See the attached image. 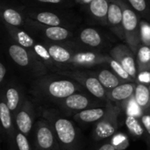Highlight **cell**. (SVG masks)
I'll use <instances>...</instances> for the list:
<instances>
[{"mask_svg":"<svg viewBox=\"0 0 150 150\" xmlns=\"http://www.w3.org/2000/svg\"><path fill=\"white\" fill-rule=\"evenodd\" d=\"M78 91H81V85L75 80L54 76H41L35 80L31 87V93L34 98L54 103Z\"/></svg>","mask_w":150,"mask_h":150,"instance_id":"obj_1","label":"cell"},{"mask_svg":"<svg viewBox=\"0 0 150 150\" xmlns=\"http://www.w3.org/2000/svg\"><path fill=\"white\" fill-rule=\"evenodd\" d=\"M42 117L47 120L56 133L62 150H82L83 142L80 131L74 123L54 109H46Z\"/></svg>","mask_w":150,"mask_h":150,"instance_id":"obj_2","label":"cell"},{"mask_svg":"<svg viewBox=\"0 0 150 150\" xmlns=\"http://www.w3.org/2000/svg\"><path fill=\"white\" fill-rule=\"evenodd\" d=\"M33 136L35 150H62L54 127L43 117L35 122Z\"/></svg>","mask_w":150,"mask_h":150,"instance_id":"obj_3","label":"cell"},{"mask_svg":"<svg viewBox=\"0 0 150 150\" xmlns=\"http://www.w3.org/2000/svg\"><path fill=\"white\" fill-rule=\"evenodd\" d=\"M102 102L91 94L83 93L81 91L76 92L66 98L56 103L58 107L68 115H74L81 111L98 107Z\"/></svg>","mask_w":150,"mask_h":150,"instance_id":"obj_4","label":"cell"},{"mask_svg":"<svg viewBox=\"0 0 150 150\" xmlns=\"http://www.w3.org/2000/svg\"><path fill=\"white\" fill-rule=\"evenodd\" d=\"M123 11V21L122 27L125 39L128 44V47L132 51L136 54L138 48L141 47V30L139 27V21L136 14L126 5L121 6Z\"/></svg>","mask_w":150,"mask_h":150,"instance_id":"obj_5","label":"cell"},{"mask_svg":"<svg viewBox=\"0 0 150 150\" xmlns=\"http://www.w3.org/2000/svg\"><path fill=\"white\" fill-rule=\"evenodd\" d=\"M121 110L120 105H112L107 114L96 123L92 134V137L96 142L109 139L117 133L118 118Z\"/></svg>","mask_w":150,"mask_h":150,"instance_id":"obj_6","label":"cell"},{"mask_svg":"<svg viewBox=\"0 0 150 150\" xmlns=\"http://www.w3.org/2000/svg\"><path fill=\"white\" fill-rule=\"evenodd\" d=\"M63 75L70 77L77 82L81 86L84 87L87 91L99 100L108 102L107 91L100 83L98 79L92 73H85L83 71H65Z\"/></svg>","mask_w":150,"mask_h":150,"instance_id":"obj_7","label":"cell"},{"mask_svg":"<svg viewBox=\"0 0 150 150\" xmlns=\"http://www.w3.org/2000/svg\"><path fill=\"white\" fill-rule=\"evenodd\" d=\"M8 52L11 60L19 67L31 69L35 74L39 76H43L46 74V69L42 62L37 58L31 56V54L22 46L16 44L11 45Z\"/></svg>","mask_w":150,"mask_h":150,"instance_id":"obj_8","label":"cell"},{"mask_svg":"<svg viewBox=\"0 0 150 150\" xmlns=\"http://www.w3.org/2000/svg\"><path fill=\"white\" fill-rule=\"evenodd\" d=\"M35 112L31 100L26 97L20 108L14 115V122L17 129L29 137L34 127Z\"/></svg>","mask_w":150,"mask_h":150,"instance_id":"obj_9","label":"cell"},{"mask_svg":"<svg viewBox=\"0 0 150 150\" xmlns=\"http://www.w3.org/2000/svg\"><path fill=\"white\" fill-rule=\"evenodd\" d=\"M110 54L112 58L118 61L123 66V68L136 83L138 69L136 58L134 57V53L132 49L125 45H119L111 50Z\"/></svg>","mask_w":150,"mask_h":150,"instance_id":"obj_10","label":"cell"},{"mask_svg":"<svg viewBox=\"0 0 150 150\" xmlns=\"http://www.w3.org/2000/svg\"><path fill=\"white\" fill-rule=\"evenodd\" d=\"M25 98L23 88L16 83H6L2 89L1 98L4 100L13 116L20 108Z\"/></svg>","mask_w":150,"mask_h":150,"instance_id":"obj_11","label":"cell"},{"mask_svg":"<svg viewBox=\"0 0 150 150\" xmlns=\"http://www.w3.org/2000/svg\"><path fill=\"white\" fill-rule=\"evenodd\" d=\"M112 103L108 101L104 107H94L81 111L73 115V120L76 122L83 124L97 123L101 120L110 111Z\"/></svg>","mask_w":150,"mask_h":150,"instance_id":"obj_12","label":"cell"},{"mask_svg":"<svg viewBox=\"0 0 150 150\" xmlns=\"http://www.w3.org/2000/svg\"><path fill=\"white\" fill-rule=\"evenodd\" d=\"M0 101V120L2 123L3 132L6 135L11 144L15 147V132L17 127L16 126H14V116L10 111L4 100L1 98Z\"/></svg>","mask_w":150,"mask_h":150,"instance_id":"obj_13","label":"cell"},{"mask_svg":"<svg viewBox=\"0 0 150 150\" xmlns=\"http://www.w3.org/2000/svg\"><path fill=\"white\" fill-rule=\"evenodd\" d=\"M108 56L92 53V52H81L73 54L70 64L76 67H92L98 64L108 62Z\"/></svg>","mask_w":150,"mask_h":150,"instance_id":"obj_14","label":"cell"},{"mask_svg":"<svg viewBox=\"0 0 150 150\" xmlns=\"http://www.w3.org/2000/svg\"><path fill=\"white\" fill-rule=\"evenodd\" d=\"M137 83H123L116 88L107 91V98L110 102L120 105L125 100L134 96Z\"/></svg>","mask_w":150,"mask_h":150,"instance_id":"obj_15","label":"cell"},{"mask_svg":"<svg viewBox=\"0 0 150 150\" xmlns=\"http://www.w3.org/2000/svg\"><path fill=\"white\" fill-rule=\"evenodd\" d=\"M107 19L108 23L112 26V28H114V31L117 33H120V36L123 38L124 32L122 26V21H123V11L121 6L115 3H112L109 4V10L107 13Z\"/></svg>","mask_w":150,"mask_h":150,"instance_id":"obj_16","label":"cell"},{"mask_svg":"<svg viewBox=\"0 0 150 150\" xmlns=\"http://www.w3.org/2000/svg\"><path fill=\"white\" fill-rule=\"evenodd\" d=\"M92 74L98 79V81L106 90V91H109L116 88L120 84L123 83V81L114 72H112L108 69H102L98 72Z\"/></svg>","mask_w":150,"mask_h":150,"instance_id":"obj_17","label":"cell"},{"mask_svg":"<svg viewBox=\"0 0 150 150\" xmlns=\"http://www.w3.org/2000/svg\"><path fill=\"white\" fill-rule=\"evenodd\" d=\"M47 49L52 59L56 63L70 64L74 54H72V52H70L67 48L58 45H50Z\"/></svg>","mask_w":150,"mask_h":150,"instance_id":"obj_18","label":"cell"},{"mask_svg":"<svg viewBox=\"0 0 150 150\" xmlns=\"http://www.w3.org/2000/svg\"><path fill=\"white\" fill-rule=\"evenodd\" d=\"M134 96L136 102L144 112L150 111V91L149 86L142 83H137Z\"/></svg>","mask_w":150,"mask_h":150,"instance_id":"obj_19","label":"cell"},{"mask_svg":"<svg viewBox=\"0 0 150 150\" xmlns=\"http://www.w3.org/2000/svg\"><path fill=\"white\" fill-rule=\"evenodd\" d=\"M125 124L127 127L129 134L133 137L136 139L146 137V132L141 119H138L134 116H127Z\"/></svg>","mask_w":150,"mask_h":150,"instance_id":"obj_20","label":"cell"},{"mask_svg":"<svg viewBox=\"0 0 150 150\" xmlns=\"http://www.w3.org/2000/svg\"><path fill=\"white\" fill-rule=\"evenodd\" d=\"M136 64L138 71L150 69V46L141 45L136 53Z\"/></svg>","mask_w":150,"mask_h":150,"instance_id":"obj_21","label":"cell"},{"mask_svg":"<svg viewBox=\"0 0 150 150\" xmlns=\"http://www.w3.org/2000/svg\"><path fill=\"white\" fill-rule=\"evenodd\" d=\"M120 105L127 116H134L138 119H141L144 113V111L142 110V108L136 102L134 96L125 100Z\"/></svg>","mask_w":150,"mask_h":150,"instance_id":"obj_22","label":"cell"},{"mask_svg":"<svg viewBox=\"0 0 150 150\" xmlns=\"http://www.w3.org/2000/svg\"><path fill=\"white\" fill-rule=\"evenodd\" d=\"M80 39L83 43L93 47H98L102 42L100 34L93 28L83 29L80 34Z\"/></svg>","mask_w":150,"mask_h":150,"instance_id":"obj_23","label":"cell"},{"mask_svg":"<svg viewBox=\"0 0 150 150\" xmlns=\"http://www.w3.org/2000/svg\"><path fill=\"white\" fill-rule=\"evenodd\" d=\"M91 13L98 18H105L107 16L109 4L106 0H92L90 4Z\"/></svg>","mask_w":150,"mask_h":150,"instance_id":"obj_24","label":"cell"},{"mask_svg":"<svg viewBox=\"0 0 150 150\" xmlns=\"http://www.w3.org/2000/svg\"><path fill=\"white\" fill-rule=\"evenodd\" d=\"M33 52L36 54L37 58L45 65L48 66V67H53L54 64V61L52 59L48 49L47 47H45L44 46L40 45V44H35L33 47Z\"/></svg>","mask_w":150,"mask_h":150,"instance_id":"obj_25","label":"cell"},{"mask_svg":"<svg viewBox=\"0 0 150 150\" xmlns=\"http://www.w3.org/2000/svg\"><path fill=\"white\" fill-rule=\"evenodd\" d=\"M45 34L49 40L59 41L67 39L68 36L69 35V32L67 29L58 25V26L47 27L45 31Z\"/></svg>","mask_w":150,"mask_h":150,"instance_id":"obj_26","label":"cell"},{"mask_svg":"<svg viewBox=\"0 0 150 150\" xmlns=\"http://www.w3.org/2000/svg\"><path fill=\"white\" fill-rule=\"evenodd\" d=\"M108 63L110 65V67L112 68V69L113 70V72L123 81V83H131V82H134V80L130 76V75L127 73V71L123 68V66L115 59L110 57ZM135 83V82H134Z\"/></svg>","mask_w":150,"mask_h":150,"instance_id":"obj_27","label":"cell"},{"mask_svg":"<svg viewBox=\"0 0 150 150\" xmlns=\"http://www.w3.org/2000/svg\"><path fill=\"white\" fill-rule=\"evenodd\" d=\"M109 140L115 150H126L129 146L128 136L121 132L116 133L111 138H109Z\"/></svg>","mask_w":150,"mask_h":150,"instance_id":"obj_28","label":"cell"},{"mask_svg":"<svg viewBox=\"0 0 150 150\" xmlns=\"http://www.w3.org/2000/svg\"><path fill=\"white\" fill-rule=\"evenodd\" d=\"M36 19L39 22L49 26H58L61 24V19L59 17L52 12H40L37 14Z\"/></svg>","mask_w":150,"mask_h":150,"instance_id":"obj_29","label":"cell"},{"mask_svg":"<svg viewBox=\"0 0 150 150\" xmlns=\"http://www.w3.org/2000/svg\"><path fill=\"white\" fill-rule=\"evenodd\" d=\"M3 17L8 24L14 26L19 25L22 23L21 15L13 9H6L3 13Z\"/></svg>","mask_w":150,"mask_h":150,"instance_id":"obj_30","label":"cell"},{"mask_svg":"<svg viewBox=\"0 0 150 150\" xmlns=\"http://www.w3.org/2000/svg\"><path fill=\"white\" fill-rule=\"evenodd\" d=\"M15 147L18 150H33L28 137L18 129H16L15 132Z\"/></svg>","mask_w":150,"mask_h":150,"instance_id":"obj_31","label":"cell"},{"mask_svg":"<svg viewBox=\"0 0 150 150\" xmlns=\"http://www.w3.org/2000/svg\"><path fill=\"white\" fill-rule=\"evenodd\" d=\"M15 39L18 43L23 47H33L34 46V42L33 38L24 31H17L15 33Z\"/></svg>","mask_w":150,"mask_h":150,"instance_id":"obj_32","label":"cell"},{"mask_svg":"<svg viewBox=\"0 0 150 150\" xmlns=\"http://www.w3.org/2000/svg\"><path fill=\"white\" fill-rule=\"evenodd\" d=\"M141 39L143 45L150 46V25L146 22L141 24Z\"/></svg>","mask_w":150,"mask_h":150,"instance_id":"obj_33","label":"cell"},{"mask_svg":"<svg viewBox=\"0 0 150 150\" xmlns=\"http://www.w3.org/2000/svg\"><path fill=\"white\" fill-rule=\"evenodd\" d=\"M141 120L146 132V140L149 148H150V111L144 112L143 115L141 118Z\"/></svg>","mask_w":150,"mask_h":150,"instance_id":"obj_34","label":"cell"},{"mask_svg":"<svg viewBox=\"0 0 150 150\" xmlns=\"http://www.w3.org/2000/svg\"><path fill=\"white\" fill-rule=\"evenodd\" d=\"M137 83H142L147 86L150 85V69L148 70H142V71H138L137 74V79H136Z\"/></svg>","mask_w":150,"mask_h":150,"instance_id":"obj_35","label":"cell"},{"mask_svg":"<svg viewBox=\"0 0 150 150\" xmlns=\"http://www.w3.org/2000/svg\"><path fill=\"white\" fill-rule=\"evenodd\" d=\"M128 2L136 11H138L140 12L144 11L147 7L145 0H128Z\"/></svg>","mask_w":150,"mask_h":150,"instance_id":"obj_36","label":"cell"},{"mask_svg":"<svg viewBox=\"0 0 150 150\" xmlns=\"http://www.w3.org/2000/svg\"><path fill=\"white\" fill-rule=\"evenodd\" d=\"M6 74H7V69H6L5 66L1 62L0 63V83L2 85V88L4 87V83L5 80Z\"/></svg>","mask_w":150,"mask_h":150,"instance_id":"obj_37","label":"cell"},{"mask_svg":"<svg viewBox=\"0 0 150 150\" xmlns=\"http://www.w3.org/2000/svg\"><path fill=\"white\" fill-rule=\"evenodd\" d=\"M96 150H115V149H114V147L112 145V143L110 142V140L108 139V141H107L105 143L102 144L100 147H98Z\"/></svg>","mask_w":150,"mask_h":150,"instance_id":"obj_38","label":"cell"},{"mask_svg":"<svg viewBox=\"0 0 150 150\" xmlns=\"http://www.w3.org/2000/svg\"><path fill=\"white\" fill-rule=\"evenodd\" d=\"M39 2H42V3H50V4H58L60 3L62 0H37Z\"/></svg>","mask_w":150,"mask_h":150,"instance_id":"obj_39","label":"cell"},{"mask_svg":"<svg viewBox=\"0 0 150 150\" xmlns=\"http://www.w3.org/2000/svg\"><path fill=\"white\" fill-rule=\"evenodd\" d=\"M149 91H150V85H149Z\"/></svg>","mask_w":150,"mask_h":150,"instance_id":"obj_40","label":"cell"},{"mask_svg":"<svg viewBox=\"0 0 150 150\" xmlns=\"http://www.w3.org/2000/svg\"><path fill=\"white\" fill-rule=\"evenodd\" d=\"M148 150H150V148H149V149H148Z\"/></svg>","mask_w":150,"mask_h":150,"instance_id":"obj_41","label":"cell"}]
</instances>
